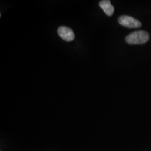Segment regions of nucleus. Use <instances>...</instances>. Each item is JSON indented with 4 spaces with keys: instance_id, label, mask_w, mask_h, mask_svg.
Masks as SVG:
<instances>
[{
    "instance_id": "f257e3e1",
    "label": "nucleus",
    "mask_w": 151,
    "mask_h": 151,
    "mask_svg": "<svg viewBox=\"0 0 151 151\" xmlns=\"http://www.w3.org/2000/svg\"><path fill=\"white\" fill-rule=\"evenodd\" d=\"M150 38L148 32L146 31H136L132 32L125 38V41L130 44H141L147 42Z\"/></svg>"
},
{
    "instance_id": "f03ea898",
    "label": "nucleus",
    "mask_w": 151,
    "mask_h": 151,
    "mask_svg": "<svg viewBox=\"0 0 151 151\" xmlns=\"http://www.w3.org/2000/svg\"><path fill=\"white\" fill-rule=\"evenodd\" d=\"M118 22L121 25L128 28H138L142 25L139 20L133 17L127 15L120 16L118 19Z\"/></svg>"
},
{
    "instance_id": "7ed1b4c3",
    "label": "nucleus",
    "mask_w": 151,
    "mask_h": 151,
    "mask_svg": "<svg viewBox=\"0 0 151 151\" xmlns=\"http://www.w3.org/2000/svg\"><path fill=\"white\" fill-rule=\"evenodd\" d=\"M58 35L65 41L70 42L74 40L75 35L73 30L70 27L62 26L57 30Z\"/></svg>"
},
{
    "instance_id": "20e7f679",
    "label": "nucleus",
    "mask_w": 151,
    "mask_h": 151,
    "mask_svg": "<svg viewBox=\"0 0 151 151\" xmlns=\"http://www.w3.org/2000/svg\"><path fill=\"white\" fill-rule=\"evenodd\" d=\"M99 6L108 16H111L113 14L114 7L111 4L110 1L109 0L101 1L99 2Z\"/></svg>"
}]
</instances>
